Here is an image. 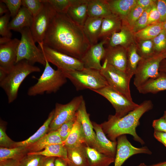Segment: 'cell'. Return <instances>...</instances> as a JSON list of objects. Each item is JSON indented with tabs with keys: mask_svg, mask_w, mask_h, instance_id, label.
Instances as JSON below:
<instances>
[{
	"mask_svg": "<svg viewBox=\"0 0 166 166\" xmlns=\"http://www.w3.org/2000/svg\"><path fill=\"white\" fill-rule=\"evenodd\" d=\"M117 140V150L114 166H121L128 159L135 154H152V152L147 146L140 148L134 146L128 140L125 135L119 136Z\"/></svg>",
	"mask_w": 166,
	"mask_h": 166,
	"instance_id": "obj_14",
	"label": "cell"
},
{
	"mask_svg": "<svg viewBox=\"0 0 166 166\" xmlns=\"http://www.w3.org/2000/svg\"><path fill=\"white\" fill-rule=\"evenodd\" d=\"M29 154L41 155L46 157L61 158L65 160L70 165L67 156V148L63 144H55L49 145L42 150L35 152H29Z\"/></svg>",
	"mask_w": 166,
	"mask_h": 166,
	"instance_id": "obj_32",
	"label": "cell"
},
{
	"mask_svg": "<svg viewBox=\"0 0 166 166\" xmlns=\"http://www.w3.org/2000/svg\"><path fill=\"white\" fill-rule=\"evenodd\" d=\"M152 126L155 131L166 132V121L163 117L153 120Z\"/></svg>",
	"mask_w": 166,
	"mask_h": 166,
	"instance_id": "obj_48",
	"label": "cell"
},
{
	"mask_svg": "<svg viewBox=\"0 0 166 166\" xmlns=\"http://www.w3.org/2000/svg\"><path fill=\"white\" fill-rule=\"evenodd\" d=\"M76 119L75 116L70 120L63 124L57 130L71 132Z\"/></svg>",
	"mask_w": 166,
	"mask_h": 166,
	"instance_id": "obj_49",
	"label": "cell"
},
{
	"mask_svg": "<svg viewBox=\"0 0 166 166\" xmlns=\"http://www.w3.org/2000/svg\"><path fill=\"white\" fill-rule=\"evenodd\" d=\"M41 71L39 67L26 60L16 63L6 77L0 81V87L6 94L8 103H11L16 99L19 88L27 76L32 73Z\"/></svg>",
	"mask_w": 166,
	"mask_h": 166,
	"instance_id": "obj_3",
	"label": "cell"
},
{
	"mask_svg": "<svg viewBox=\"0 0 166 166\" xmlns=\"http://www.w3.org/2000/svg\"><path fill=\"white\" fill-rule=\"evenodd\" d=\"M46 157L41 155L27 153L20 161L19 166H42Z\"/></svg>",
	"mask_w": 166,
	"mask_h": 166,
	"instance_id": "obj_37",
	"label": "cell"
},
{
	"mask_svg": "<svg viewBox=\"0 0 166 166\" xmlns=\"http://www.w3.org/2000/svg\"><path fill=\"white\" fill-rule=\"evenodd\" d=\"M153 107L151 100H145L136 109L121 118L109 115L108 120L100 125L107 137L111 141H116L119 136L129 134L133 136L134 140L143 145L145 142L137 134L136 128L140 124L141 117Z\"/></svg>",
	"mask_w": 166,
	"mask_h": 166,
	"instance_id": "obj_2",
	"label": "cell"
},
{
	"mask_svg": "<svg viewBox=\"0 0 166 166\" xmlns=\"http://www.w3.org/2000/svg\"><path fill=\"white\" fill-rule=\"evenodd\" d=\"M92 91L104 97L111 103L115 110L114 115L118 118L124 116L139 106L108 85Z\"/></svg>",
	"mask_w": 166,
	"mask_h": 166,
	"instance_id": "obj_7",
	"label": "cell"
},
{
	"mask_svg": "<svg viewBox=\"0 0 166 166\" xmlns=\"http://www.w3.org/2000/svg\"><path fill=\"white\" fill-rule=\"evenodd\" d=\"M10 17L9 12L0 17V34L2 37L11 38L12 34L8 28Z\"/></svg>",
	"mask_w": 166,
	"mask_h": 166,
	"instance_id": "obj_43",
	"label": "cell"
},
{
	"mask_svg": "<svg viewBox=\"0 0 166 166\" xmlns=\"http://www.w3.org/2000/svg\"><path fill=\"white\" fill-rule=\"evenodd\" d=\"M152 40L155 53H162L166 51V32L164 30Z\"/></svg>",
	"mask_w": 166,
	"mask_h": 166,
	"instance_id": "obj_40",
	"label": "cell"
},
{
	"mask_svg": "<svg viewBox=\"0 0 166 166\" xmlns=\"http://www.w3.org/2000/svg\"><path fill=\"white\" fill-rule=\"evenodd\" d=\"M108 39H103L97 44L90 46L80 60L85 68L99 71L101 69V61L104 59L105 53L104 45L107 44Z\"/></svg>",
	"mask_w": 166,
	"mask_h": 166,
	"instance_id": "obj_16",
	"label": "cell"
},
{
	"mask_svg": "<svg viewBox=\"0 0 166 166\" xmlns=\"http://www.w3.org/2000/svg\"><path fill=\"white\" fill-rule=\"evenodd\" d=\"M54 109L49 113L48 117L43 125L32 136L24 141L15 142L13 147L22 146L26 147L36 142L44 136L49 131L50 124L53 119Z\"/></svg>",
	"mask_w": 166,
	"mask_h": 166,
	"instance_id": "obj_31",
	"label": "cell"
},
{
	"mask_svg": "<svg viewBox=\"0 0 166 166\" xmlns=\"http://www.w3.org/2000/svg\"><path fill=\"white\" fill-rule=\"evenodd\" d=\"M22 5L28 10L34 18L42 10L44 3L43 0H22Z\"/></svg>",
	"mask_w": 166,
	"mask_h": 166,
	"instance_id": "obj_39",
	"label": "cell"
},
{
	"mask_svg": "<svg viewBox=\"0 0 166 166\" xmlns=\"http://www.w3.org/2000/svg\"><path fill=\"white\" fill-rule=\"evenodd\" d=\"M162 117H164V119L166 121V112H164V113L163 115V116Z\"/></svg>",
	"mask_w": 166,
	"mask_h": 166,
	"instance_id": "obj_62",
	"label": "cell"
},
{
	"mask_svg": "<svg viewBox=\"0 0 166 166\" xmlns=\"http://www.w3.org/2000/svg\"><path fill=\"white\" fill-rule=\"evenodd\" d=\"M112 14L124 22L132 8L136 4V0H107Z\"/></svg>",
	"mask_w": 166,
	"mask_h": 166,
	"instance_id": "obj_27",
	"label": "cell"
},
{
	"mask_svg": "<svg viewBox=\"0 0 166 166\" xmlns=\"http://www.w3.org/2000/svg\"><path fill=\"white\" fill-rule=\"evenodd\" d=\"M159 72L166 73V58H164L161 61L159 66Z\"/></svg>",
	"mask_w": 166,
	"mask_h": 166,
	"instance_id": "obj_56",
	"label": "cell"
},
{
	"mask_svg": "<svg viewBox=\"0 0 166 166\" xmlns=\"http://www.w3.org/2000/svg\"><path fill=\"white\" fill-rule=\"evenodd\" d=\"M137 89L139 93L144 94L166 90V73L160 72L157 77L149 79Z\"/></svg>",
	"mask_w": 166,
	"mask_h": 166,
	"instance_id": "obj_23",
	"label": "cell"
},
{
	"mask_svg": "<svg viewBox=\"0 0 166 166\" xmlns=\"http://www.w3.org/2000/svg\"><path fill=\"white\" fill-rule=\"evenodd\" d=\"M156 1L152 6L151 9L149 12L148 17V26L160 22V15L157 8Z\"/></svg>",
	"mask_w": 166,
	"mask_h": 166,
	"instance_id": "obj_46",
	"label": "cell"
},
{
	"mask_svg": "<svg viewBox=\"0 0 166 166\" xmlns=\"http://www.w3.org/2000/svg\"><path fill=\"white\" fill-rule=\"evenodd\" d=\"M9 12L8 9L5 3L0 1V17Z\"/></svg>",
	"mask_w": 166,
	"mask_h": 166,
	"instance_id": "obj_55",
	"label": "cell"
},
{
	"mask_svg": "<svg viewBox=\"0 0 166 166\" xmlns=\"http://www.w3.org/2000/svg\"><path fill=\"white\" fill-rule=\"evenodd\" d=\"M156 4L160 15V22L166 20V0H157Z\"/></svg>",
	"mask_w": 166,
	"mask_h": 166,
	"instance_id": "obj_47",
	"label": "cell"
},
{
	"mask_svg": "<svg viewBox=\"0 0 166 166\" xmlns=\"http://www.w3.org/2000/svg\"><path fill=\"white\" fill-rule=\"evenodd\" d=\"M100 72L108 85L128 98L132 100L130 88L132 77L126 72L110 65L103 64Z\"/></svg>",
	"mask_w": 166,
	"mask_h": 166,
	"instance_id": "obj_9",
	"label": "cell"
},
{
	"mask_svg": "<svg viewBox=\"0 0 166 166\" xmlns=\"http://www.w3.org/2000/svg\"><path fill=\"white\" fill-rule=\"evenodd\" d=\"M154 136L156 140L166 147V132L154 131Z\"/></svg>",
	"mask_w": 166,
	"mask_h": 166,
	"instance_id": "obj_50",
	"label": "cell"
},
{
	"mask_svg": "<svg viewBox=\"0 0 166 166\" xmlns=\"http://www.w3.org/2000/svg\"><path fill=\"white\" fill-rule=\"evenodd\" d=\"M164 112H165L166 113V111H164Z\"/></svg>",
	"mask_w": 166,
	"mask_h": 166,
	"instance_id": "obj_63",
	"label": "cell"
},
{
	"mask_svg": "<svg viewBox=\"0 0 166 166\" xmlns=\"http://www.w3.org/2000/svg\"><path fill=\"white\" fill-rule=\"evenodd\" d=\"M162 22L163 30L166 32V20Z\"/></svg>",
	"mask_w": 166,
	"mask_h": 166,
	"instance_id": "obj_59",
	"label": "cell"
},
{
	"mask_svg": "<svg viewBox=\"0 0 166 166\" xmlns=\"http://www.w3.org/2000/svg\"><path fill=\"white\" fill-rule=\"evenodd\" d=\"M56 157H46L45 159L42 166H55V160Z\"/></svg>",
	"mask_w": 166,
	"mask_h": 166,
	"instance_id": "obj_53",
	"label": "cell"
},
{
	"mask_svg": "<svg viewBox=\"0 0 166 166\" xmlns=\"http://www.w3.org/2000/svg\"><path fill=\"white\" fill-rule=\"evenodd\" d=\"M164 58H166V51L161 53Z\"/></svg>",
	"mask_w": 166,
	"mask_h": 166,
	"instance_id": "obj_60",
	"label": "cell"
},
{
	"mask_svg": "<svg viewBox=\"0 0 166 166\" xmlns=\"http://www.w3.org/2000/svg\"><path fill=\"white\" fill-rule=\"evenodd\" d=\"M85 144L66 148L70 166H89Z\"/></svg>",
	"mask_w": 166,
	"mask_h": 166,
	"instance_id": "obj_26",
	"label": "cell"
},
{
	"mask_svg": "<svg viewBox=\"0 0 166 166\" xmlns=\"http://www.w3.org/2000/svg\"><path fill=\"white\" fill-rule=\"evenodd\" d=\"M127 64L126 73L132 78L136 72L137 65L142 58L139 54L136 42L127 49Z\"/></svg>",
	"mask_w": 166,
	"mask_h": 166,
	"instance_id": "obj_33",
	"label": "cell"
},
{
	"mask_svg": "<svg viewBox=\"0 0 166 166\" xmlns=\"http://www.w3.org/2000/svg\"><path fill=\"white\" fill-rule=\"evenodd\" d=\"M163 30L162 22L148 25L134 33L136 41L152 40L159 35Z\"/></svg>",
	"mask_w": 166,
	"mask_h": 166,
	"instance_id": "obj_34",
	"label": "cell"
},
{
	"mask_svg": "<svg viewBox=\"0 0 166 166\" xmlns=\"http://www.w3.org/2000/svg\"><path fill=\"white\" fill-rule=\"evenodd\" d=\"M88 0H73L67 14L74 22L83 26L87 18Z\"/></svg>",
	"mask_w": 166,
	"mask_h": 166,
	"instance_id": "obj_19",
	"label": "cell"
},
{
	"mask_svg": "<svg viewBox=\"0 0 166 166\" xmlns=\"http://www.w3.org/2000/svg\"><path fill=\"white\" fill-rule=\"evenodd\" d=\"M136 42L134 33L131 28L122 23L120 31L113 34L108 40L107 43L109 46H120L127 49L130 45Z\"/></svg>",
	"mask_w": 166,
	"mask_h": 166,
	"instance_id": "obj_18",
	"label": "cell"
},
{
	"mask_svg": "<svg viewBox=\"0 0 166 166\" xmlns=\"http://www.w3.org/2000/svg\"><path fill=\"white\" fill-rule=\"evenodd\" d=\"M29 152L26 147L18 146L12 148L0 147V161L12 159L21 161Z\"/></svg>",
	"mask_w": 166,
	"mask_h": 166,
	"instance_id": "obj_35",
	"label": "cell"
},
{
	"mask_svg": "<svg viewBox=\"0 0 166 166\" xmlns=\"http://www.w3.org/2000/svg\"><path fill=\"white\" fill-rule=\"evenodd\" d=\"M92 123L97 140L103 149L104 154L115 158L116 152L117 141H111L107 137L100 124L94 122Z\"/></svg>",
	"mask_w": 166,
	"mask_h": 166,
	"instance_id": "obj_24",
	"label": "cell"
},
{
	"mask_svg": "<svg viewBox=\"0 0 166 166\" xmlns=\"http://www.w3.org/2000/svg\"><path fill=\"white\" fill-rule=\"evenodd\" d=\"M56 13L67 14L73 0H46Z\"/></svg>",
	"mask_w": 166,
	"mask_h": 166,
	"instance_id": "obj_41",
	"label": "cell"
},
{
	"mask_svg": "<svg viewBox=\"0 0 166 166\" xmlns=\"http://www.w3.org/2000/svg\"><path fill=\"white\" fill-rule=\"evenodd\" d=\"M88 17L104 18L112 14L107 0H88Z\"/></svg>",
	"mask_w": 166,
	"mask_h": 166,
	"instance_id": "obj_25",
	"label": "cell"
},
{
	"mask_svg": "<svg viewBox=\"0 0 166 166\" xmlns=\"http://www.w3.org/2000/svg\"><path fill=\"white\" fill-rule=\"evenodd\" d=\"M55 166H70L64 159L56 157L55 160Z\"/></svg>",
	"mask_w": 166,
	"mask_h": 166,
	"instance_id": "obj_54",
	"label": "cell"
},
{
	"mask_svg": "<svg viewBox=\"0 0 166 166\" xmlns=\"http://www.w3.org/2000/svg\"><path fill=\"white\" fill-rule=\"evenodd\" d=\"M84 144H86V140L83 128L80 121L76 117L72 129L63 144L66 148H67Z\"/></svg>",
	"mask_w": 166,
	"mask_h": 166,
	"instance_id": "obj_29",
	"label": "cell"
},
{
	"mask_svg": "<svg viewBox=\"0 0 166 166\" xmlns=\"http://www.w3.org/2000/svg\"><path fill=\"white\" fill-rule=\"evenodd\" d=\"M103 19L88 17L82 26L85 34L90 46L98 43Z\"/></svg>",
	"mask_w": 166,
	"mask_h": 166,
	"instance_id": "obj_20",
	"label": "cell"
},
{
	"mask_svg": "<svg viewBox=\"0 0 166 166\" xmlns=\"http://www.w3.org/2000/svg\"><path fill=\"white\" fill-rule=\"evenodd\" d=\"M46 64L37 82L28 89L29 96L55 93L67 82V78L60 69H53L45 59Z\"/></svg>",
	"mask_w": 166,
	"mask_h": 166,
	"instance_id": "obj_4",
	"label": "cell"
},
{
	"mask_svg": "<svg viewBox=\"0 0 166 166\" xmlns=\"http://www.w3.org/2000/svg\"><path fill=\"white\" fill-rule=\"evenodd\" d=\"M43 43L79 60L90 46L82 26L67 14L57 13L52 20Z\"/></svg>",
	"mask_w": 166,
	"mask_h": 166,
	"instance_id": "obj_1",
	"label": "cell"
},
{
	"mask_svg": "<svg viewBox=\"0 0 166 166\" xmlns=\"http://www.w3.org/2000/svg\"><path fill=\"white\" fill-rule=\"evenodd\" d=\"M44 6L34 17L30 30L35 42L43 43L52 20L56 13L47 1L43 0Z\"/></svg>",
	"mask_w": 166,
	"mask_h": 166,
	"instance_id": "obj_11",
	"label": "cell"
},
{
	"mask_svg": "<svg viewBox=\"0 0 166 166\" xmlns=\"http://www.w3.org/2000/svg\"><path fill=\"white\" fill-rule=\"evenodd\" d=\"M83 100V96L80 95L65 104L56 103L53 117L49 126V132L57 130L63 124L73 118Z\"/></svg>",
	"mask_w": 166,
	"mask_h": 166,
	"instance_id": "obj_12",
	"label": "cell"
},
{
	"mask_svg": "<svg viewBox=\"0 0 166 166\" xmlns=\"http://www.w3.org/2000/svg\"><path fill=\"white\" fill-rule=\"evenodd\" d=\"M152 6L145 10L142 15L131 28L135 33L144 28L148 26V15Z\"/></svg>",
	"mask_w": 166,
	"mask_h": 166,
	"instance_id": "obj_42",
	"label": "cell"
},
{
	"mask_svg": "<svg viewBox=\"0 0 166 166\" xmlns=\"http://www.w3.org/2000/svg\"><path fill=\"white\" fill-rule=\"evenodd\" d=\"M20 161L12 159L0 161V166H19Z\"/></svg>",
	"mask_w": 166,
	"mask_h": 166,
	"instance_id": "obj_52",
	"label": "cell"
},
{
	"mask_svg": "<svg viewBox=\"0 0 166 166\" xmlns=\"http://www.w3.org/2000/svg\"><path fill=\"white\" fill-rule=\"evenodd\" d=\"M139 54L142 58L148 57L154 54L152 40L136 41Z\"/></svg>",
	"mask_w": 166,
	"mask_h": 166,
	"instance_id": "obj_36",
	"label": "cell"
},
{
	"mask_svg": "<svg viewBox=\"0 0 166 166\" xmlns=\"http://www.w3.org/2000/svg\"><path fill=\"white\" fill-rule=\"evenodd\" d=\"M105 49L103 64L110 65L126 72L127 49L120 46L113 47L108 46Z\"/></svg>",
	"mask_w": 166,
	"mask_h": 166,
	"instance_id": "obj_17",
	"label": "cell"
},
{
	"mask_svg": "<svg viewBox=\"0 0 166 166\" xmlns=\"http://www.w3.org/2000/svg\"><path fill=\"white\" fill-rule=\"evenodd\" d=\"M164 59L161 53H155L151 56L142 58L139 61L134 75L133 81L137 89L159 75L160 64Z\"/></svg>",
	"mask_w": 166,
	"mask_h": 166,
	"instance_id": "obj_10",
	"label": "cell"
},
{
	"mask_svg": "<svg viewBox=\"0 0 166 166\" xmlns=\"http://www.w3.org/2000/svg\"><path fill=\"white\" fill-rule=\"evenodd\" d=\"M45 59L62 72L81 70L84 68L80 60L57 51L45 45L38 43Z\"/></svg>",
	"mask_w": 166,
	"mask_h": 166,
	"instance_id": "obj_8",
	"label": "cell"
},
{
	"mask_svg": "<svg viewBox=\"0 0 166 166\" xmlns=\"http://www.w3.org/2000/svg\"><path fill=\"white\" fill-rule=\"evenodd\" d=\"M19 42L15 38L0 43V69L7 73L16 64Z\"/></svg>",
	"mask_w": 166,
	"mask_h": 166,
	"instance_id": "obj_15",
	"label": "cell"
},
{
	"mask_svg": "<svg viewBox=\"0 0 166 166\" xmlns=\"http://www.w3.org/2000/svg\"><path fill=\"white\" fill-rule=\"evenodd\" d=\"M85 148L89 166H109L114 162V158L102 153L96 149L87 145Z\"/></svg>",
	"mask_w": 166,
	"mask_h": 166,
	"instance_id": "obj_30",
	"label": "cell"
},
{
	"mask_svg": "<svg viewBox=\"0 0 166 166\" xmlns=\"http://www.w3.org/2000/svg\"><path fill=\"white\" fill-rule=\"evenodd\" d=\"M148 166H166V161L159 163Z\"/></svg>",
	"mask_w": 166,
	"mask_h": 166,
	"instance_id": "obj_58",
	"label": "cell"
},
{
	"mask_svg": "<svg viewBox=\"0 0 166 166\" xmlns=\"http://www.w3.org/2000/svg\"><path fill=\"white\" fill-rule=\"evenodd\" d=\"M33 17L24 6H22L16 15L9 22L8 28L10 30L20 32L26 28L32 26Z\"/></svg>",
	"mask_w": 166,
	"mask_h": 166,
	"instance_id": "obj_21",
	"label": "cell"
},
{
	"mask_svg": "<svg viewBox=\"0 0 166 166\" xmlns=\"http://www.w3.org/2000/svg\"><path fill=\"white\" fill-rule=\"evenodd\" d=\"M63 144L58 131L49 132L38 140L26 147L29 152H35L43 150L47 146L53 144Z\"/></svg>",
	"mask_w": 166,
	"mask_h": 166,
	"instance_id": "obj_28",
	"label": "cell"
},
{
	"mask_svg": "<svg viewBox=\"0 0 166 166\" xmlns=\"http://www.w3.org/2000/svg\"><path fill=\"white\" fill-rule=\"evenodd\" d=\"M20 40L16 63L23 60L32 65L38 63L45 67L46 62L42 50L35 44L30 28H26L20 32Z\"/></svg>",
	"mask_w": 166,
	"mask_h": 166,
	"instance_id": "obj_6",
	"label": "cell"
},
{
	"mask_svg": "<svg viewBox=\"0 0 166 166\" xmlns=\"http://www.w3.org/2000/svg\"><path fill=\"white\" fill-rule=\"evenodd\" d=\"M122 22L117 16L112 14L103 18L99 35V39H108L114 33L120 31Z\"/></svg>",
	"mask_w": 166,
	"mask_h": 166,
	"instance_id": "obj_22",
	"label": "cell"
},
{
	"mask_svg": "<svg viewBox=\"0 0 166 166\" xmlns=\"http://www.w3.org/2000/svg\"><path fill=\"white\" fill-rule=\"evenodd\" d=\"M137 166H148L145 164L144 163H141L139 165Z\"/></svg>",
	"mask_w": 166,
	"mask_h": 166,
	"instance_id": "obj_61",
	"label": "cell"
},
{
	"mask_svg": "<svg viewBox=\"0 0 166 166\" xmlns=\"http://www.w3.org/2000/svg\"><path fill=\"white\" fill-rule=\"evenodd\" d=\"M63 72L77 91L86 89L93 90L108 85L99 70L84 68L80 70Z\"/></svg>",
	"mask_w": 166,
	"mask_h": 166,
	"instance_id": "obj_5",
	"label": "cell"
},
{
	"mask_svg": "<svg viewBox=\"0 0 166 166\" xmlns=\"http://www.w3.org/2000/svg\"><path fill=\"white\" fill-rule=\"evenodd\" d=\"M154 0H136V4L146 9L152 6L156 2Z\"/></svg>",
	"mask_w": 166,
	"mask_h": 166,
	"instance_id": "obj_51",
	"label": "cell"
},
{
	"mask_svg": "<svg viewBox=\"0 0 166 166\" xmlns=\"http://www.w3.org/2000/svg\"><path fill=\"white\" fill-rule=\"evenodd\" d=\"M145 9H146L136 4L131 10L125 21L122 22V23L125 24L132 28L142 15Z\"/></svg>",
	"mask_w": 166,
	"mask_h": 166,
	"instance_id": "obj_38",
	"label": "cell"
},
{
	"mask_svg": "<svg viewBox=\"0 0 166 166\" xmlns=\"http://www.w3.org/2000/svg\"><path fill=\"white\" fill-rule=\"evenodd\" d=\"M7 73L0 69V81H2L6 76Z\"/></svg>",
	"mask_w": 166,
	"mask_h": 166,
	"instance_id": "obj_57",
	"label": "cell"
},
{
	"mask_svg": "<svg viewBox=\"0 0 166 166\" xmlns=\"http://www.w3.org/2000/svg\"><path fill=\"white\" fill-rule=\"evenodd\" d=\"M4 122L1 120L0 124V147L8 148H13L15 142L12 140L6 133Z\"/></svg>",
	"mask_w": 166,
	"mask_h": 166,
	"instance_id": "obj_44",
	"label": "cell"
},
{
	"mask_svg": "<svg viewBox=\"0 0 166 166\" xmlns=\"http://www.w3.org/2000/svg\"><path fill=\"white\" fill-rule=\"evenodd\" d=\"M7 6L11 17L13 18L17 14L22 6L21 0H2Z\"/></svg>",
	"mask_w": 166,
	"mask_h": 166,
	"instance_id": "obj_45",
	"label": "cell"
},
{
	"mask_svg": "<svg viewBox=\"0 0 166 166\" xmlns=\"http://www.w3.org/2000/svg\"><path fill=\"white\" fill-rule=\"evenodd\" d=\"M75 115L82 125L85 137L86 145L93 148L105 154L94 131L92 122L89 118V114L86 111L85 103L84 99L77 111Z\"/></svg>",
	"mask_w": 166,
	"mask_h": 166,
	"instance_id": "obj_13",
	"label": "cell"
}]
</instances>
